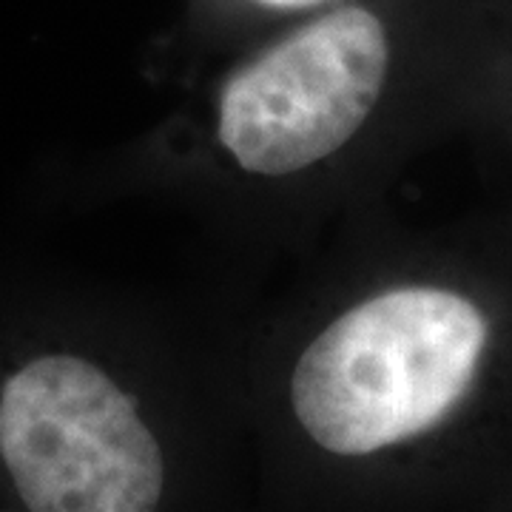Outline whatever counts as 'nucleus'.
Here are the masks:
<instances>
[{"label": "nucleus", "instance_id": "2", "mask_svg": "<svg viewBox=\"0 0 512 512\" xmlns=\"http://www.w3.org/2000/svg\"><path fill=\"white\" fill-rule=\"evenodd\" d=\"M0 458L29 512H157L163 450L109 376L40 356L0 390Z\"/></svg>", "mask_w": 512, "mask_h": 512}, {"label": "nucleus", "instance_id": "1", "mask_svg": "<svg viewBox=\"0 0 512 512\" xmlns=\"http://www.w3.org/2000/svg\"><path fill=\"white\" fill-rule=\"evenodd\" d=\"M487 322L464 296L399 288L322 330L291 376L293 413L322 450L367 456L436 427L476 379Z\"/></svg>", "mask_w": 512, "mask_h": 512}, {"label": "nucleus", "instance_id": "4", "mask_svg": "<svg viewBox=\"0 0 512 512\" xmlns=\"http://www.w3.org/2000/svg\"><path fill=\"white\" fill-rule=\"evenodd\" d=\"M265 3H274V6H302V3H316V0H265Z\"/></svg>", "mask_w": 512, "mask_h": 512}, {"label": "nucleus", "instance_id": "3", "mask_svg": "<svg viewBox=\"0 0 512 512\" xmlns=\"http://www.w3.org/2000/svg\"><path fill=\"white\" fill-rule=\"evenodd\" d=\"M387 35L367 9H339L256 57L222 89L220 140L245 171L282 177L342 148L373 111Z\"/></svg>", "mask_w": 512, "mask_h": 512}]
</instances>
